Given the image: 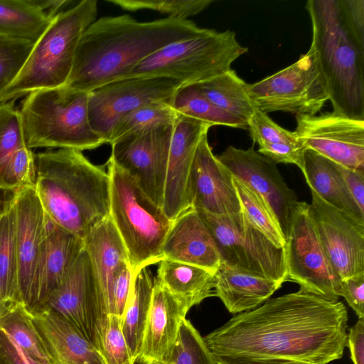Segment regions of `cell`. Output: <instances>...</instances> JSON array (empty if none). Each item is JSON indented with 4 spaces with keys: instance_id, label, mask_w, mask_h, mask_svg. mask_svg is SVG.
I'll return each instance as SVG.
<instances>
[{
    "instance_id": "cell-16",
    "label": "cell",
    "mask_w": 364,
    "mask_h": 364,
    "mask_svg": "<svg viewBox=\"0 0 364 364\" xmlns=\"http://www.w3.org/2000/svg\"><path fill=\"white\" fill-rule=\"evenodd\" d=\"M40 311L62 316L95 346L96 323L105 316L96 274L85 249L58 289L35 313Z\"/></svg>"
},
{
    "instance_id": "cell-53",
    "label": "cell",
    "mask_w": 364,
    "mask_h": 364,
    "mask_svg": "<svg viewBox=\"0 0 364 364\" xmlns=\"http://www.w3.org/2000/svg\"><path fill=\"white\" fill-rule=\"evenodd\" d=\"M1 92H2V90H1V89H0V94H1Z\"/></svg>"
},
{
    "instance_id": "cell-36",
    "label": "cell",
    "mask_w": 364,
    "mask_h": 364,
    "mask_svg": "<svg viewBox=\"0 0 364 364\" xmlns=\"http://www.w3.org/2000/svg\"><path fill=\"white\" fill-rule=\"evenodd\" d=\"M242 209L252 223L276 247H285L286 239L280 226L265 200L255 191L238 178L232 176Z\"/></svg>"
},
{
    "instance_id": "cell-18",
    "label": "cell",
    "mask_w": 364,
    "mask_h": 364,
    "mask_svg": "<svg viewBox=\"0 0 364 364\" xmlns=\"http://www.w3.org/2000/svg\"><path fill=\"white\" fill-rule=\"evenodd\" d=\"M16 213L18 282L21 304L32 312L36 304V273L46 237V213L34 186L13 192Z\"/></svg>"
},
{
    "instance_id": "cell-48",
    "label": "cell",
    "mask_w": 364,
    "mask_h": 364,
    "mask_svg": "<svg viewBox=\"0 0 364 364\" xmlns=\"http://www.w3.org/2000/svg\"><path fill=\"white\" fill-rule=\"evenodd\" d=\"M337 166L349 193L364 213V171L350 169L338 164Z\"/></svg>"
},
{
    "instance_id": "cell-12",
    "label": "cell",
    "mask_w": 364,
    "mask_h": 364,
    "mask_svg": "<svg viewBox=\"0 0 364 364\" xmlns=\"http://www.w3.org/2000/svg\"><path fill=\"white\" fill-rule=\"evenodd\" d=\"M183 83L164 77H132L117 80L88 92V117L93 131L105 143L113 129L129 112L149 104H171Z\"/></svg>"
},
{
    "instance_id": "cell-40",
    "label": "cell",
    "mask_w": 364,
    "mask_h": 364,
    "mask_svg": "<svg viewBox=\"0 0 364 364\" xmlns=\"http://www.w3.org/2000/svg\"><path fill=\"white\" fill-rule=\"evenodd\" d=\"M35 154L28 147L14 152L0 165V191H16L34 186Z\"/></svg>"
},
{
    "instance_id": "cell-15",
    "label": "cell",
    "mask_w": 364,
    "mask_h": 364,
    "mask_svg": "<svg viewBox=\"0 0 364 364\" xmlns=\"http://www.w3.org/2000/svg\"><path fill=\"white\" fill-rule=\"evenodd\" d=\"M310 191L309 213L336 274L343 280L364 273V225Z\"/></svg>"
},
{
    "instance_id": "cell-37",
    "label": "cell",
    "mask_w": 364,
    "mask_h": 364,
    "mask_svg": "<svg viewBox=\"0 0 364 364\" xmlns=\"http://www.w3.org/2000/svg\"><path fill=\"white\" fill-rule=\"evenodd\" d=\"M177 117L178 114L168 103L142 106L119 120L113 129L109 144L126 134L173 124Z\"/></svg>"
},
{
    "instance_id": "cell-46",
    "label": "cell",
    "mask_w": 364,
    "mask_h": 364,
    "mask_svg": "<svg viewBox=\"0 0 364 364\" xmlns=\"http://www.w3.org/2000/svg\"><path fill=\"white\" fill-rule=\"evenodd\" d=\"M341 296L359 318L364 317V273L341 280Z\"/></svg>"
},
{
    "instance_id": "cell-14",
    "label": "cell",
    "mask_w": 364,
    "mask_h": 364,
    "mask_svg": "<svg viewBox=\"0 0 364 364\" xmlns=\"http://www.w3.org/2000/svg\"><path fill=\"white\" fill-rule=\"evenodd\" d=\"M296 119L294 132L305 149L343 167L364 171V119L333 112Z\"/></svg>"
},
{
    "instance_id": "cell-52",
    "label": "cell",
    "mask_w": 364,
    "mask_h": 364,
    "mask_svg": "<svg viewBox=\"0 0 364 364\" xmlns=\"http://www.w3.org/2000/svg\"><path fill=\"white\" fill-rule=\"evenodd\" d=\"M126 364H142L139 360L136 359L133 363H128Z\"/></svg>"
},
{
    "instance_id": "cell-22",
    "label": "cell",
    "mask_w": 364,
    "mask_h": 364,
    "mask_svg": "<svg viewBox=\"0 0 364 364\" xmlns=\"http://www.w3.org/2000/svg\"><path fill=\"white\" fill-rule=\"evenodd\" d=\"M176 261L215 274L221 259L215 242L197 210L190 207L171 223L161 252V261Z\"/></svg>"
},
{
    "instance_id": "cell-23",
    "label": "cell",
    "mask_w": 364,
    "mask_h": 364,
    "mask_svg": "<svg viewBox=\"0 0 364 364\" xmlns=\"http://www.w3.org/2000/svg\"><path fill=\"white\" fill-rule=\"evenodd\" d=\"M83 249L82 238L58 226L46 215V237L36 273V304L31 314L58 289Z\"/></svg>"
},
{
    "instance_id": "cell-24",
    "label": "cell",
    "mask_w": 364,
    "mask_h": 364,
    "mask_svg": "<svg viewBox=\"0 0 364 364\" xmlns=\"http://www.w3.org/2000/svg\"><path fill=\"white\" fill-rule=\"evenodd\" d=\"M98 281L105 316L114 314L112 286L119 267L129 262L126 247L110 217H107L83 238Z\"/></svg>"
},
{
    "instance_id": "cell-25",
    "label": "cell",
    "mask_w": 364,
    "mask_h": 364,
    "mask_svg": "<svg viewBox=\"0 0 364 364\" xmlns=\"http://www.w3.org/2000/svg\"><path fill=\"white\" fill-rule=\"evenodd\" d=\"M32 315L54 364H105L94 344L64 318L51 311Z\"/></svg>"
},
{
    "instance_id": "cell-29",
    "label": "cell",
    "mask_w": 364,
    "mask_h": 364,
    "mask_svg": "<svg viewBox=\"0 0 364 364\" xmlns=\"http://www.w3.org/2000/svg\"><path fill=\"white\" fill-rule=\"evenodd\" d=\"M155 279L189 310L213 295L215 274L195 265L161 260Z\"/></svg>"
},
{
    "instance_id": "cell-39",
    "label": "cell",
    "mask_w": 364,
    "mask_h": 364,
    "mask_svg": "<svg viewBox=\"0 0 364 364\" xmlns=\"http://www.w3.org/2000/svg\"><path fill=\"white\" fill-rule=\"evenodd\" d=\"M167 364H217L203 337L192 323L184 318Z\"/></svg>"
},
{
    "instance_id": "cell-51",
    "label": "cell",
    "mask_w": 364,
    "mask_h": 364,
    "mask_svg": "<svg viewBox=\"0 0 364 364\" xmlns=\"http://www.w3.org/2000/svg\"><path fill=\"white\" fill-rule=\"evenodd\" d=\"M6 309V306L2 300L1 293H0V316L4 312V311Z\"/></svg>"
},
{
    "instance_id": "cell-9",
    "label": "cell",
    "mask_w": 364,
    "mask_h": 364,
    "mask_svg": "<svg viewBox=\"0 0 364 364\" xmlns=\"http://www.w3.org/2000/svg\"><path fill=\"white\" fill-rule=\"evenodd\" d=\"M196 210L215 242L221 263L282 284L287 281L285 247H276L242 209L223 215Z\"/></svg>"
},
{
    "instance_id": "cell-30",
    "label": "cell",
    "mask_w": 364,
    "mask_h": 364,
    "mask_svg": "<svg viewBox=\"0 0 364 364\" xmlns=\"http://www.w3.org/2000/svg\"><path fill=\"white\" fill-rule=\"evenodd\" d=\"M0 293L6 307L21 303L18 282L16 213L13 198L0 212Z\"/></svg>"
},
{
    "instance_id": "cell-21",
    "label": "cell",
    "mask_w": 364,
    "mask_h": 364,
    "mask_svg": "<svg viewBox=\"0 0 364 364\" xmlns=\"http://www.w3.org/2000/svg\"><path fill=\"white\" fill-rule=\"evenodd\" d=\"M189 309L156 279L140 351L142 364H167L176 342L181 321Z\"/></svg>"
},
{
    "instance_id": "cell-43",
    "label": "cell",
    "mask_w": 364,
    "mask_h": 364,
    "mask_svg": "<svg viewBox=\"0 0 364 364\" xmlns=\"http://www.w3.org/2000/svg\"><path fill=\"white\" fill-rule=\"evenodd\" d=\"M23 147L27 146L19 110L14 101L0 103V165Z\"/></svg>"
},
{
    "instance_id": "cell-38",
    "label": "cell",
    "mask_w": 364,
    "mask_h": 364,
    "mask_svg": "<svg viewBox=\"0 0 364 364\" xmlns=\"http://www.w3.org/2000/svg\"><path fill=\"white\" fill-rule=\"evenodd\" d=\"M95 346L105 364L133 363L122 330V318L115 314L97 322Z\"/></svg>"
},
{
    "instance_id": "cell-3",
    "label": "cell",
    "mask_w": 364,
    "mask_h": 364,
    "mask_svg": "<svg viewBox=\"0 0 364 364\" xmlns=\"http://www.w3.org/2000/svg\"><path fill=\"white\" fill-rule=\"evenodd\" d=\"M34 188L46 215L84 238L109 216V178L82 151L69 149L35 154Z\"/></svg>"
},
{
    "instance_id": "cell-50",
    "label": "cell",
    "mask_w": 364,
    "mask_h": 364,
    "mask_svg": "<svg viewBox=\"0 0 364 364\" xmlns=\"http://www.w3.org/2000/svg\"><path fill=\"white\" fill-rule=\"evenodd\" d=\"M33 4L47 16L54 18L59 13L66 10L70 3L68 0H32Z\"/></svg>"
},
{
    "instance_id": "cell-1",
    "label": "cell",
    "mask_w": 364,
    "mask_h": 364,
    "mask_svg": "<svg viewBox=\"0 0 364 364\" xmlns=\"http://www.w3.org/2000/svg\"><path fill=\"white\" fill-rule=\"evenodd\" d=\"M348 311L299 289L232 317L203 341L217 364H328L342 358Z\"/></svg>"
},
{
    "instance_id": "cell-13",
    "label": "cell",
    "mask_w": 364,
    "mask_h": 364,
    "mask_svg": "<svg viewBox=\"0 0 364 364\" xmlns=\"http://www.w3.org/2000/svg\"><path fill=\"white\" fill-rule=\"evenodd\" d=\"M173 124L126 134L110 144L109 159L160 208Z\"/></svg>"
},
{
    "instance_id": "cell-7",
    "label": "cell",
    "mask_w": 364,
    "mask_h": 364,
    "mask_svg": "<svg viewBox=\"0 0 364 364\" xmlns=\"http://www.w3.org/2000/svg\"><path fill=\"white\" fill-rule=\"evenodd\" d=\"M109 217L126 247L134 274L161 261L172 221L136 181L109 158Z\"/></svg>"
},
{
    "instance_id": "cell-11",
    "label": "cell",
    "mask_w": 364,
    "mask_h": 364,
    "mask_svg": "<svg viewBox=\"0 0 364 364\" xmlns=\"http://www.w3.org/2000/svg\"><path fill=\"white\" fill-rule=\"evenodd\" d=\"M284 247L287 281L324 298L338 299L341 296V279L322 247L309 203L299 201L295 205Z\"/></svg>"
},
{
    "instance_id": "cell-17",
    "label": "cell",
    "mask_w": 364,
    "mask_h": 364,
    "mask_svg": "<svg viewBox=\"0 0 364 364\" xmlns=\"http://www.w3.org/2000/svg\"><path fill=\"white\" fill-rule=\"evenodd\" d=\"M217 157L232 176L265 200L286 239L293 210L299 200L295 191L285 183L276 164L253 147L245 150L230 146Z\"/></svg>"
},
{
    "instance_id": "cell-34",
    "label": "cell",
    "mask_w": 364,
    "mask_h": 364,
    "mask_svg": "<svg viewBox=\"0 0 364 364\" xmlns=\"http://www.w3.org/2000/svg\"><path fill=\"white\" fill-rule=\"evenodd\" d=\"M0 329L33 361L39 364H54L34 324L33 315L21 303L6 307L0 316Z\"/></svg>"
},
{
    "instance_id": "cell-47",
    "label": "cell",
    "mask_w": 364,
    "mask_h": 364,
    "mask_svg": "<svg viewBox=\"0 0 364 364\" xmlns=\"http://www.w3.org/2000/svg\"><path fill=\"white\" fill-rule=\"evenodd\" d=\"M0 364H39L29 357L11 338L0 329Z\"/></svg>"
},
{
    "instance_id": "cell-19",
    "label": "cell",
    "mask_w": 364,
    "mask_h": 364,
    "mask_svg": "<svg viewBox=\"0 0 364 364\" xmlns=\"http://www.w3.org/2000/svg\"><path fill=\"white\" fill-rule=\"evenodd\" d=\"M211 127L181 114L174 122L161 207L171 220L192 206L191 183L194 156L201 137Z\"/></svg>"
},
{
    "instance_id": "cell-31",
    "label": "cell",
    "mask_w": 364,
    "mask_h": 364,
    "mask_svg": "<svg viewBox=\"0 0 364 364\" xmlns=\"http://www.w3.org/2000/svg\"><path fill=\"white\" fill-rule=\"evenodd\" d=\"M154 281L146 267L135 274L131 294L122 317V330L133 362L140 351Z\"/></svg>"
},
{
    "instance_id": "cell-42",
    "label": "cell",
    "mask_w": 364,
    "mask_h": 364,
    "mask_svg": "<svg viewBox=\"0 0 364 364\" xmlns=\"http://www.w3.org/2000/svg\"><path fill=\"white\" fill-rule=\"evenodd\" d=\"M34 43L0 36V89L2 92L17 77Z\"/></svg>"
},
{
    "instance_id": "cell-49",
    "label": "cell",
    "mask_w": 364,
    "mask_h": 364,
    "mask_svg": "<svg viewBox=\"0 0 364 364\" xmlns=\"http://www.w3.org/2000/svg\"><path fill=\"white\" fill-rule=\"evenodd\" d=\"M347 345L353 364H364V317L349 329Z\"/></svg>"
},
{
    "instance_id": "cell-2",
    "label": "cell",
    "mask_w": 364,
    "mask_h": 364,
    "mask_svg": "<svg viewBox=\"0 0 364 364\" xmlns=\"http://www.w3.org/2000/svg\"><path fill=\"white\" fill-rule=\"evenodd\" d=\"M203 29L191 20L172 17L147 22L128 14L96 19L81 37L65 85L90 92L125 78L148 56Z\"/></svg>"
},
{
    "instance_id": "cell-26",
    "label": "cell",
    "mask_w": 364,
    "mask_h": 364,
    "mask_svg": "<svg viewBox=\"0 0 364 364\" xmlns=\"http://www.w3.org/2000/svg\"><path fill=\"white\" fill-rule=\"evenodd\" d=\"M281 286L273 279L221 263L215 274L214 295L230 313L237 314L259 306Z\"/></svg>"
},
{
    "instance_id": "cell-20",
    "label": "cell",
    "mask_w": 364,
    "mask_h": 364,
    "mask_svg": "<svg viewBox=\"0 0 364 364\" xmlns=\"http://www.w3.org/2000/svg\"><path fill=\"white\" fill-rule=\"evenodd\" d=\"M192 207L217 215L242 210L230 171L218 160L208 143V133L200 139L191 171Z\"/></svg>"
},
{
    "instance_id": "cell-4",
    "label": "cell",
    "mask_w": 364,
    "mask_h": 364,
    "mask_svg": "<svg viewBox=\"0 0 364 364\" xmlns=\"http://www.w3.org/2000/svg\"><path fill=\"white\" fill-rule=\"evenodd\" d=\"M310 49L326 80L333 112L364 119V49L342 21L338 0H309Z\"/></svg>"
},
{
    "instance_id": "cell-8",
    "label": "cell",
    "mask_w": 364,
    "mask_h": 364,
    "mask_svg": "<svg viewBox=\"0 0 364 364\" xmlns=\"http://www.w3.org/2000/svg\"><path fill=\"white\" fill-rule=\"evenodd\" d=\"M247 50L237 41L235 32L203 28L198 35L172 43L148 56L126 77H164L183 84H198L230 70Z\"/></svg>"
},
{
    "instance_id": "cell-32",
    "label": "cell",
    "mask_w": 364,
    "mask_h": 364,
    "mask_svg": "<svg viewBox=\"0 0 364 364\" xmlns=\"http://www.w3.org/2000/svg\"><path fill=\"white\" fill-rule=\"evenodd\" d=\"M53 19L32 0H0V36L35 43Z\"/></svg>"
},
{
    "instance_id": "cell-10",
    "label": "cell",
    "mask_w": 364,
    "mask_h": 364,
    "mask_svg": "<svg viewBox=\"0 0 364 364\" xmlns=\"http://www.w3.org/2000/svg\"><path fill=\"white\" fill-rule=\"evenodd\" d=\"M247 92L254 107L266 114L316 115L329 100L326 80L310 48L291 65L247 84Z\"/></svg>"
},
{
    "instance_id": "cell-41",
    "label": "cell",
    "mask_w": 364,
    "mask_h": 364,
    "mask_svg": "<svg viewBox=\"0 0 364 364\" xmlns=\"http://www.w3.org/2000/svg\"><path fill=\"white\" fill-rule=\"evenodd\" d=\"M124 10L149 9L167 14L168 17L188 19L211 4L213 0H107Z\"/></svg>"
},
{
    "instance_id": "cell-28",
    "label": "cell",
    "mask_w": 364,
    "mask_h": 364,
    "mask_svg": "<svg viewBox=\"0 0 364 364\" xmlns=\"http://www.w3.org/2000/svg\"><path fill=\"white\" fill-rule=\"evenodd\" d=\"M250 136L259 146L257 152L275 164H290L304 171L305 148L294 132L274 122L267 114L257 109L247 121Z\"/></svg>"
},
{
    "instance_id": "cell-27",
    "label": "cell",
    "mask_w": 364,
    "mask_h": 364,
    "mask_svg": "<svg viewBox=\"0 0 364 364\" xmlns=\"http://www.w3.org/2000/svg\"><path fill=\"white\" fill-rule=\"evenodd\" d=\"M302 171L309 188L331 205L364 225L362 213L349 193L337 164L313 150L305 149Z\"/></svg>"
},
{
    "instance_id": "cell-6",
    "label": "cell",
    "mask_w": 364,
    "mask_h": 364,
    "mask_svg": "<svg viewBox=\"0 0 364 364\" xmlns=\"http://www.w3.org/2000/svg\"><path fill=\"white\" fill-rule=\"evenodd\" d=\"M29 149H96L106 144L92 129L88 92L66 85L36 90L25 96L18 109Z\"/></svg>"
},
{
    "instance_id": "cell-33",
    "label": "cell",
    "mask_w": 364,
    "mask_h": 364,
    "mask_svg": "<svg viewBox=\"0 0 364 364\" xmlns=\"http://www.w3.org/2000/svg\"><path fill=\"white\" fill-rule=\"evenodd\" d=\"M195 85L218 107L247 122L255 109L247 92V83L232 68Z\"/></svg>"
},
{
    "instance_id": "cell-45",
    "label": "cell",
    "mask_w": 364,
    "mask_h": 364,
    "mask_svg": "<svg viewBox=\"0 0 364 364\" xmlns=\"http://www.w3.org/2000/svg\"><path fill=\"white\" fill-rule=\"evenodd\" d=\"M134 274L129 262L122 264L118 269L112 286L114 314L122 317L129 300Z\"/></svg>"
},
{
    "instance_id": "cell-35",
    "label": "cell",
    "mask_w": 364,
    "mask_h": 364,
    "mask_svg": "<svg viewBox=\"0 0 364 364\" xmlns=\"http://www.w3.org/2000/svg\"><path fill=\"white\" fill-rule=\"evenodd\" d=\"M170 105L181 115L213 126H225L247 129V122L218 107L199 90L195 84H183L173 95Z\"/></svg>"
},
{
    "instance_id": "cell-5",
    "label": "cell",
    "mask_w": 364,
    "mask_h": 364,
    "mask_svg": "<svg viewBox=\"0 0 364 364\" xmlns=\"http://www.w3.org/2000/svg\"><path fill=\"white\" fill-rule=\"evenodd\" d=\"M97 16V1L82 0L55 16L34 43L17 77L0 94V103L65 85L81 37Z\"/></svg>"
},
{
    "instance_id": "cell-44",
    "label": "cell",
    "mask_w": 364,
    "mask_h": 364,
    "mask_svg": "<svg viewBox=\"0 0 364 364\" xmlns=\"http://www.w3.org/2000/svg\"><path fill=\"white\" fill-rule=\"evenodd\" d=\"M338 6L346 30L364 49V0H338Z\"/></svg>"
}]
</instances>
